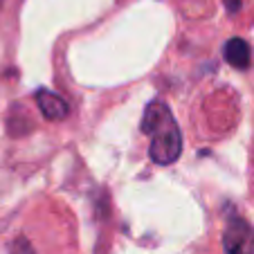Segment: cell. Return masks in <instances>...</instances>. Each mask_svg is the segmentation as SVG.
Wrapping results in <instances>:
<instances>
[{"mask_svg": "<svg viewBox=\"0 0 254 254\" xmlns=\"http://www.w3.org/2000/svg\"><path fill=\"white\" fill-rule=\"evenodd\" d=\"M142 133L151 135V160L158 164H173L183 153V135L164 104L153 101L142 117Z\"/></svg>", "mask_w": 254, "mask_h": 254, "instance_id": "6da1fadb", "label": "cell"}, {"mask_svg": "<svg viewBox=\"0 0 254 254\" xmlns=\"http://www.w3.org/2000/svg\"><path fill=\"white\" fill-rule=\"evenodd\" d=\"M11 254H34L32 248H29V243L25 239H18L14 243V250H11Z\"/></svg>", "mask_w": 254, "mask_h": 254, "instance_id": "5b68a950", "label": "cell"}, {"mask_svg": "<svg viewBox=\"0 0 254 254\" xmlns=\"http://www.w3.org/2000/svg\"><path fill=\"white\" fill-rule=\"evenodd\" d=\"M225 2H227V9L230 11H234V9H239L241 7V0H225Z\"/></svg>", "mask_w": 254, "mask_h": 254, "instance_id": "8992f818", "label": "cell"}, {"mask_svg": "<svg viewBox=\"0 0 254 254\" xmlns=\"http://www.w3.org/2000/svg\"><path fill=\"white\" fill-rule=\"evenodd\" d=\"M225 59L236 70H248L250 63H252V48H250L248 41L234 36L225 43Z\"/></svg>", "mask_w": 254, "mask_h": 254, "instance_id": "277c9868", "label": "cell"}, {"mask_svg": "<svg viewBox=\"0 0 254 254\" xmlns=\"http://www.w3.org/2000/svg\"><path fill=\"white\" fill-rule=\"evenodd\" d=\"M36 101H39L41 113H43L48 120H63V117H67V113H70L65 99L59 97L57 92L45 90V88L36 92Z\"/></svg>", "mask_w": 254, "mask_h": 254, "instance_id": "3957f363", "label": "cell"}, {"mask_svg": "<svg viewBox=\"0 0 254 254\" xmlns=\"http://www.w3.org/2000/svg\"><path fill=\"white\" fill-rule=\"evenodd\" d=\"M225 254H254V232L241 216H232L227 221L223 236Z\"/></svg>", "mask_w": 254, "mask_h": 254, "instance_id": "7a4b0ae2", "label": "cell"}]
</instances>
